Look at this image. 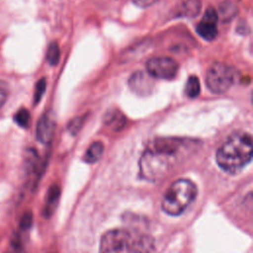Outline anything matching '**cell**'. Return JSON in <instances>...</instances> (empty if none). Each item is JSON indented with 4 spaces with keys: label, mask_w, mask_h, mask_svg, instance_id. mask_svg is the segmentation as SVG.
Here are the masks:
<instances>
[{
    "label": "cell",
    "mask_w": 253,
    "mask_h": 253,
    "mask_svg": "<svg viewBox=\"0 0 253 253\" xmlns=\"http://www.w3.org/2000/svg\"><path fill=\"white\" fill-rule=\"evenodd\" d=\"M217 12L212 7H209L201 22L197 26V33L206 41H212L217 35Z\"/></svg>",
    "instance_id": "52a82bcc"
},
{
    "label": "cell",
    "mask_w": 253,
    "mask_h": 253,
    "mask_svg": "<svg viewBox=\"0 0 253 253\" xmlns=\"http://www.w3.org/2000/svg\"><path fill=\"white\" fill-rule=\"evenodd\" d=\"M198 189L194 182L189 179H177L165 191L161 208L169 215H179L194 202Z\"/></svg>",
    "instance_id": "277c9868"
},
{
    "label": "cell",
    "mask_w": 253,
    "mask_h": 253,
    "mask_svg": "<svg viewBox=\"0 0 253 253\" xmlns=\"http://www.w3.org/2000/svg\"><path fill=\"white\" fill-rule=\"evenodd\" d=\"M59 197V189L57 186H53L52 188L49 189L47 197H46V202H45V207H44V213L45 214H51L52 211H54L57 200Z\"/></svg>",
    "instance_id": "5bb4252c"
},
{
    "label": "cell",
    "mask_w": 253,
    "mask_h": 253,
    "mask_svg": "<svg viewBox=\"0 0 253 253\" xmlns=\"http://www.w3.org/2000/svg\"><path fill=\"white\" fill-rule=\"evenodd\" d=\"M237 13V8L236 6L230 2V1H224L220 4L217 16L221 18L222 21H230Z\"/></svg>",
    "instance_id": "4fadbf2b"
},
{
    "label": "cell",
    "mask_w": 253,
    "mask_h": 253,
    "mask_svg": "<svg viewBox=\"0 0 253 253\" xmlns=\"http://www.w3.org/2000/svg\"><path fill=\"white\" fill-rule=\"evenodd\" d=\"M128 85L135 94L139 96H146L153 90L154 82L149 74H146L143 71H136L130 76Z\"/></svg>",
    "instance_id": "9c48e42d"
},
{
    "label": "cell",
    "mask_w": 253,
    "mask_h": 253,
    "mask_svg": "<svg viewBox=\"0 0 253 253\" xmlns=\"http://www.w3.org/2000/svg\"><path fill=\"white\" fill-rule=\"evenodd\" d=\"M132 1L134 2V4L142 8H146L156 2V0H132Z\"/></svg>",
    "instance_id": "44dd1931"
},
{
    "label": "cell",
    "mask_w": 253,
    "mask_h": 253,
    "mask_svg": "<svg viewBox=\"0 0 253 253\" xmlns=\"http://www.w3.org/2000/svg\"><path fill=\"white\" fill-rule=\"evenodd\" d=\"M104 121H105L106 125H108L109 126H112L116 129L122 128L126 123V119L123 116V114H121L117 110H112L108 114H106Z\"/></svg>",
    "instance_id": "7c38bea8"
},
{
    "label": "cell",
    "mask_w": 253,
    "mask_h": 253,
    "mask_svg": "<svg viewBox=\"0 0 253 253\" xmlns=\"http://www.w3.org/2000/svg\"><path fill=\"white\" fill-rule=\"evenodd\" d=\"M196 144L192 140L175 137L155 139L140 157V176L152 182L163 179L191 153Z\"/></svg>",
    "instance_id": "6da1fadb"
},
{
    "label": "cell",
    "mask_w": 253,
    "mask_h": 253,
    "mask_svg": "<svg viewBox=\"0 0 253 253\" xmlns=\"http://www.w3.org/2000/svg\"><path fill=\"white\" fill-rule=\"evenodd\" d=\"M146 70L151 77L169 80L177 75L179 64L171 57L155 56L147 60Z\"/></svg>",
    "instance_id": "8992f818"
},
{
    "label": "cell",
    "mask_w": 253,
    "mask_h": 253,
    "mask_svg": "<svg viewBox=\"0 0 253 253\" xmlns=\"http://www.w3.org/2000/svg\"><path fill=\"white\" fill-rule=\"evenodd\" d=\"M45 87H46V83H45V79L44 78H42L40 79L38 82H37V85H36V92H35V103H39L40 100L42 99V95L44 94V91H45Z\"/></svg>",
    "instance_id": "ac0fdd59"
},
{
    "label": "cell",
    "mask_w": 253,
    "mask_h": 253,
    "mask_svg": "<svg viewBox=\"0 0 253 253\" xmlns=\"http://www.w3.org/2000/svg\"><path fill=\"white\" fill-rule=\"evenodd\" d=\"M55 129L54 115L51 111L45 112L38 122L36 135L38 140L42 144H47L51 141Z\"/></svg>",
    "instance_id": "ba28073f"
},
{
    "label": "cell",
    "mask_w": 253,
    "mask_h": 253,
    "mask_svg": "<svg viewBox=\"0 0 253 253\" xmlns=\"http://www.w3.org/2000/svg\"><path fill=\"white\" fill-rule=\"evenodd\" d=\"M234 69L223 63H212L206 74V83L211 92L214 94H222L226 92L235 81Z\"/></svg>",
    "instance_id": "5b68a950"
},
{
    "label": "cell",
    "mask_w": 253,
    "mask_h": 253,
    "mask_svg": "<svg viewBox=\"0 0 253 253\" xmlns=\"http://www.w3.org/2000/svg\"><path fill=\"white\" fill-rule=\"evenodd\" d=\"M155 241L149 234L133 229L116 228L104 233L99 253H153Z\"/></svg>",
    "instance_id": "7a4b0ae2"
},
{
    "label": "cell",
    "mask_w": 253,
    "mask_h": 253,
    "mask_svg": "<svg viewBox=\"0 0 253 253\" xmlns=\"http://www.w3.org/2000/svg\"><path fill=\"white\" fill-rule=\"evenodd\" d=\"M15 122L22 127H27L30 124V120H31V116L28 110L26 109H20L14 117Z\"/></svg>",
    "instance_id": "e0dca14e"
},
{
    "label": "cell",
    "mask_w": 253,
    "mask_h": 253,
    "mask_svg": "<svg viewBox=\"0 0 253 253\" xmlns=\"http://www.w3.org/2000/svg\"><path fill=\"white\" fill-rule=\"evenodd\" d=\"M59 56H60V50H59L58 44L54 42H50L46 51V61L50 65H56L59 61Z\"/></svg>",
    "instance_id": "2e32d148"
},
{
    "label": "cell",
    "mask_w": 253,
    "mask_h": 253,
    "mask_svg": "<svg viewBox=\"0 0 253 253\" xmlns=\"http://www.w3.org/2000/svg\"><path fill=\"white\" fill-rule=\"evenodd\" d=\"M252 159V138L247 132H234L218 147L215 160L220 169L229 174L241 171Z\"/></svg>",
    "instance_id": "3957f363"
},
{
    "label": "cell",
    "mask_w": 253,
    "mask_h": 253,
    "mask_svg": "<svg viewBox=\"0 0 253 253\" xmlns=\"http://www.w3.org/2000/svg\"><path fill=\"white\" fill-rule=\"evenodd\" d=\"M185 93L189 98H196L200 94V81L197 76L192 75L187 79Z\"/></svg>",
    "instance_id": "9a60e30c"
},
{
    "label": "cell",
    "mask_w": 253,
    "mask_h": 253,
    "mask_svg": "<svg viewBox=\"0 0 253 253\" xmlns=\"http://www.w3.org/2000/svg\"><path fill=\"white\" fill-rule=\"evenodd\" d=\"M103 152L104 144L101 141H95L88 147L83 159L87 163H95L102 157Z\"/></svg>",
    "instance_id": "8fae6325"
},
{
    "label": "cell",
    "mask_w": 253,
    "mask_h": 253,
    "mask_svg": "<svg viewBox=\"0 0 253 253\" xmlns=\"http://www.w3.org/2000/svg\"><path fill=\"white\" fill-rule=\"evenodd\" d=\"M8 97V86L5 82L0 81V108L5 103Z\"/></svg>",
    "instance_id": "ffe728a7"
},
{
    "label": "cell",
    "mask_w": 253,
    "mask_h": 253,
    "mask_svg": "<svg viewBox=\"0 0 253 253\" xmlns=\"http://www.w3.org/2000/svg\"><path fill=\"white\" fill-rule=\"evenodd\" d=\"M85 118H86V116H82V117H77V118L73 119L72 121H70L68 124V130L71 133L75 134L81 128V126L85 121Z\"/></svg>",
    "instance_id": "d6986e66"
},
{
    "label": "cell",
    "mask_w": 253,
    "mask_h": 253,
    "mask_svg": "<svg viewBox=\"0 0 253 253\" xmlns=\"http://www.w3.org/2000/svg\"><path fill=\"white\" fill-rule=\"evenodd\" d=\"M202 8L200 0H184L178 9V15L186 18L196 17Z\"/></svg>",
    "instance_id": "30bf717a"
}]
</instances>
